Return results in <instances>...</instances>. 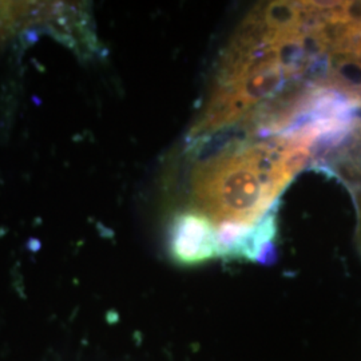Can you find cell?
Wrapping results in <instances>:
<instances>
[{
  "label": "cell",
  "mask_w": 361,
  "mask_h": 361,
  "mask_svg": "<svg viewBox=\"0 0 361 361\" xmlns=\"http://www.w3.org/2000/svg\"><path fill=\"white\" fill-rule=\"evenodd\" d=\"M170 252L182 265L202 264L219 257L216 228L197 210L178 214L171 226Z\"/></svg>",
  "instance_id": "cell-1"
},
{
  "label": "cell",
  "mask_w": 361,
  "mask_h": 361,
  "mask_svg": "<svg viewBox=\"0 0 361 361\" xmlns=\"http://www.w3.org/2000/svg\"><path fill=\"white\" fill-rule=\"evenodd\" d=\"M350 142L343 147L334 161L336 173L353 192L359 209V246L361 250V123L355 125L349 131Z\"/></svg>",
  "instance_id": "cell-2"
}]
</instances>
